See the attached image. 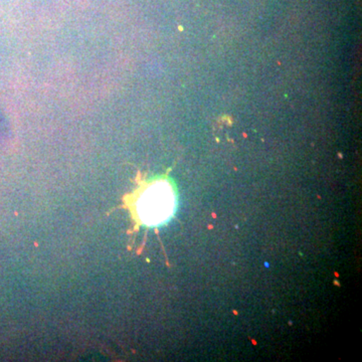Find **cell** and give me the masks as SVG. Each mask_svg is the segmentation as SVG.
I'll list each match as a JSON object with an SVG mask.
<instances>
[{
	"mask_svg": "<svg viewBox=\"0 0 362 362\" xmlns=\"http://www.w3.org/2000/svg\"><path fill=\"white\" fill-rule=\"evenodd\" d=\"M175 197L168 181L150 183L140 192L136 201V214L144 225H161L175 211Z\"/></svg>",
	"mask_w": 362,
	"mask_h": 362,
	"instance_id": "cell-1",
	"label": "cell"
}]
</instances>
